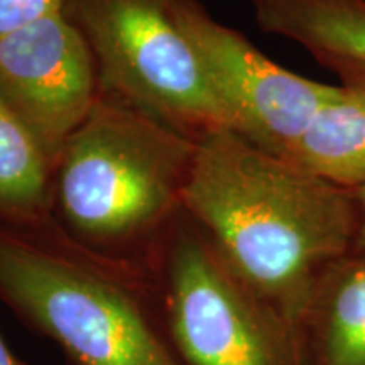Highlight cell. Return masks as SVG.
Listing matches in <instances>:
<instances>
[{"instance_id": "3", "label": "cell", "mask_w": 365, "mask_h": 365, "mask_svg": "<svg viewBox=\"0 0 365 365\" xmlns=\"http://www.w3.org/2000/svg\"><path fill=\"white\" fill-rule=\"evenodd\" d=\"M0 301L71 365H188L148 269L88 252L54 223L0 232Z\"/></svg>"}, {"instance_id": "8", "label": "cell", "mask_w": 365, "mask_h": 365, "mask_svg": "<svg viewBox=\"0 0 365 365\" xmlns=\"http://www.w3.org/2000/svg\"><path fill=\"white\" fill-rule=\"evenodd\" d=\"M309 365H365V254L331 262L301 319Z\"/></svg>"}, {"instance_id": "11", "label": "cell", "mask_w": 365, "mask_h": 365, "mask_svg": "<svg viewBox=\"0 0 365 365\" xmlns=\"http://www.w3.org/2000/svg\"><path fill=\"white\" fill-rule=\"evenodd\" d=\"M53 164L0 98V232L53 225Z\"/></svg>"}, {"instance_id": "12", "label": "cell", "mask_w": 365, "mask_h": 365, "mask_svg": "<svg viewBox=\"0 0 365 365\" xmlns=\"http://www.w3.org/2000/svg\"><path fill=\"white\" fill-rule=\"evenodd\" d=\"M65 0H0V36L61 12Z\"/></svg>"}, {"instance_id": "1", "label": "cell", "mask_w": 365, "mask_h": 365, "mask_svg": "<svg viewBox=\"0 0 365 365\" xmlns=\"http://www.w3.org/2000/svg\"><path fill=\"white\" fill-rule=\"evenodd\" d=\"M185 212L242 279L299 325L318 277L352 252L359 227L354 190L228 129L196 144Z\"/></svg>"}, {"instance_id": "4", "label": "cell", "mask_w": 365, "mask_h": 365, "mask_svg": "<svg viewBox=\"0 0 365 365\" xmlns=\"http://www.w3.org/2000/svg\"><path fill=\"white\" fill-rule=\"evenodd\" d=\"M145 269L188 365H309L299 323L242 279L186 212Z\"/></svg>"}, {"instance_id": "5", "label": "cell", "mask_w": 365, "mask_h": 365, "mask_svg": "<svg viewBox=\"0 0 365 365\" xmlns=\"http://www.w3.org/2000/svg\"><path fill=\"white\" fill-rule=\"evenodd\" d=\"M175 6L176 0H65L61 14L88 46L102 93L200 140L228 129V118Z\"/></svg>"}, {"instance_id": "13", "label": "cell", "mask_w": 365, "mask_h": 365, "mask_svg": "<svg viewBox=\"0 0 365 365\" xmlns=\"http://www.w3.org/2000/svg\"><path fill=\"white\" fill-rule=\"evenodd\" d=\"M354 195H355V202H357V212H359V227H357V237H355L354 250L365 254V185L355 188Z\"/></svg>"}, {"instance_id": "9", "label": "cell", "mask_w": 365, "mask_h": 365, "mask_svg": "<svg viewBox=\"0 0 365 365\" xmlns=\"http://www.w3.org/2000/svg\"><path fill=\"white\" fill-rule=\"evenodd\" d=\"M264 33L304 48L322 66L365 68V0H250Z\"/></svg>"}, {"instance_id": "2", "label": "cell", "mask_w": 365, "mask_h": 365, "mask_svg": "<svg viewBox=\"0 0 365 365\" xmlns=\"http://www.w3.org/2000/svg\"><path fill=\"white\" fill-rule=\"evenodd\" d=\"M196 144L100 91L54 164V225L88 252L145 267L185 212Z\"/></svg>"}, {"instance_id": "14", "label": "cell", "mask_w": 365, "mask_h": 365, "mask_svg": "<svg viewBox=\"0 0 365 365\" xmlns=\"http://www.w3.org/2000/svg\"><path fill=\"white\" fill-rule=\"evenodd\" d=\"M0 365H29L12 352L11 346L4 340L2 333H0Z\"/></svg>"}, {"instance_id": "6", "label": "cell", "mask_w": 365, "mask_h": 365, "mask_svg": "<svg viewBox=\"0 0 365 365\" xmlns=\"http://www.w3.org/2000/svg\"><path fill=\"white\" fill-rule=\"evenodd\" d=\"M175 12L227 113L228 129L272 156L287 159L340 86L279 66L244 34L218 22L200 0H176Z\"/></svg>"}, {"instance_id": "10", "label": "cell", "mask_w": 365, "mask_h": 365, "mask_svg": "<svg viewBox=\"0 0 365 365\" xmlns=\"http://www.w3.org/2000/svg\"><path fill=\"white\" fill-rule=\"evenodd\" d=\"M339 95L319 110L287 156L346 190L365 185V68L336 70Z\"/></svg>"}, {"instance_id": "7", "label": "cell", "mask_w": 365, "mask_h": 365, "mask_svg": "<svg viewBox=\"0 0 365 365\" xmlns=\"http://www.w3.org/2000/svg\"><path fill=\"white\" fill-rule=\"evenodd\" d=\"M98 95L88 46L61 12L0 36V98L53 170Z\"/></svg>"}]
</instances>
